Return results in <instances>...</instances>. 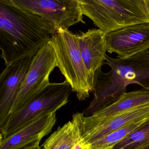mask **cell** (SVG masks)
<instances>
[{
    "label": "cell",
    "instance_id": "6da1fadb",
    "mask_svg": "<svg viewBox=\"0 0 149 149\" xmlns=\"http://www.w3.org/2000/svg\"><path fill=\"white\" fill-rule=\"evenodd\" d=\"M51 36L49 26L40 17L9 0H0L1 57L6 67L33 58Z\"/></svg>",
    "mask_w": 149,
    "mask_h": 149
},
{
    "label": "cell",
    "instance_id": "7a4b0ae2",
    "mask_svg": "<svg viewBox=\"0 0 149 149\" xmlns=\"http://www.w3.org/2000/svg\"><path fill=\"white\" fill-rule=\"evenodd\" d=\"M104 64L110 71L104 73L99 69L95 74L94 98L83 114L86 117L117 101L126 93V87L137 84L149 90V49L126 58H113L106 55Z\"/></svg>",
    "mask_w": 149,
    "mask_h": 149
},
{
    "label": "cell",
    "instance_id": "3957f363",
    "mask_svg": "<svg viewBox=\"0 0 149 149\" xmlns=\"http://www.w3.org/2000/svg\"><path fill=\"white\" fill-rule=\"evenodd\" d=\"M83 14L106 34L149 23L143 0H79Z\"/></svg>",
    "mask_w": 149,
    "mask_h": 149
},
{
    "label": "cell",
    "instance_id": "277c9868",
    "mask_svg": "<svg viewBox=\"0 0 149 149\" xmlns=\"http://www.w3.org/2000/svg\"><path fill=\"white\" fill-rule=\"evenodd\" d=\"M49 43L53 48L57 68L75 92L79 101H84L93 91L94 81L85 67L79 49L76 34L61 30L51 36Z\"/></svg>",
    "mask_w": 149,
    "mask_h": 149
},
{
    "label": "cell",
    "instance_id": "5b68a950",
    "mask_svg": "<svg viewBox=\"0 0 149 149\" xmlns=\"http://www.w3.org/2000/svg\"><path fill=\"white\" fill-rule=\"evenodd\" d=\"M72 92L71 85L66 80L50 83L0 126L1 139L8 137L42 115L56 112L68 103Z\"/></svg>",
    "mask_w": 149,
    "mask_h": 149
},
{
    "label": "cell",
    "instance_id": "8992f818",
    "mask_svg": "<svg viewBox=\"0 0 149 149\" xmlns=\"http://www.w3.org/2000/svg\"><path fill=\"white\" fill-rule=\"evenodd\" d=\"M13 5L40 17L52 36L77 23L85 24L79 0H9Z\"/></svg>",
    "mask_w": 149,
    "mask_h": 149
},
{
    "label": "cell",
    "instance_id": "52a82bcc",
    "mask_svg": "<svg viewBox=\"0 0 149 149\" xmlns=\"http://www.w3.org/2000/svg\"><path fill=\"white\" fill-rule=\"evenodd\" d=\"M56 67H57L56 56L53 48L47 42L32 59L31 66L13 104L10 115L21 109L51 83L49 77Z\"/></svg>",
    "mask_w": 149,
    "mask_h": 149
},
{
    "label": "cell",
    "instance_id": "ba28073f",
    "mask_svg": "<svg viewBox=\"0 0 149 149\" xmlns=\"http://www.w3.org/2000/svg\"><path fill=\"white\" fill-rule=\"evenodd\" d=\"M149 116V105L131 110L115 116L98 117H86L82 113L74 114L84 140L88 145L126 125Z\"/></svg>",
    "mask_w": 149,
    "mask_h": 149
},
{
    "label": "cell",
    "instance_id": "9c48e42d",
    "mask_svg": "<svg viewBox=\"0 0 149 149\" xmlns=\"http://www.w3.org/2000/svg\"><path fill=\"white\" fill-rule=\"evenodd\" d=\"M107 51L126 58L149 49V23L129 26L106 36Z\"/></svg>",
    "mask_w": 149,
    "mask_h": 149
},
{
    "label": "cell",
    "instance_id": "30bf717a",
    "mask_svg": "<svg viewBox=\"0 0 149 149\" xmlns=\"http://www.w3.org/2000/svg\"><path fill=\"white\" fill-rule=\"evenodd\" d=\"M27 58L6 67L0 75V126L9 117L15 99L32 62Z\"/></svg>",
    "mask_w": 149,
    "mask_h": 149
},
{
    "label": "cell",
    "instance_id": "8fae6325",
    "mask_svg": "<svg viewBox=\"0 0 149 149\" xmlns=\"http://www.w3.org/2000/svg\"><path fill=\"white\" fill-rule=\"evenodd\" d=\"M76 36L84 65L94 81L96 72L104 64L107 52L106 34L98 29H91Z\"/></svg>",
    "mask_w": 149,
    "mask_h": 149
},
{
    "label": "cell",
    "instance_id": "7c38bea8",
    "mask_svg": "<svg viewBox=\"0 0 149 149\" xmlns=\"http://www.w3.org/2000/svg\"><path fill=\"white\" fill-rule=\"evenodd\" d=\"M56 121V112L40 116L8 137L1 139L0 149H22L40 143L51 132Z\"/></svg>",
    "mask_w": 149,
    "mask_h": 149
},
{
    "label": "cell",
    "instance_id": "4fadbf2b",
    "mask_svg": "<svg viewBox=\"0 0 149 149\" xmlns=\"http://www.w3.org/2000/svg\"><path fill=\"white\" fill-rule=\"evenodd\" d=\"M43 149H89L75 119L59 127L43 143Z\"/></svg>",
    "mask_w": 149,
    "mask_h": 149
},
{
    "label": "cell",
    "instance_id": "5bb4252c",
    "mask_svg": "<svg viewBox=\"0 0 149 149\" xmlns=\"http://www.w3.org/2000/svg\"><path fill=\"white\" fill-rule=\"evenodd\" d=\"M147 105H149V91L139 90L125 93L117 101L92 115L98 117L112 116Z\"/></svg>",
    "mask_w": 149,
    "mask_h": 149
},
{
    "label": "cell",
    "instance_id": "9a60e30c",
    "mask_svg": "<svg viewBox=\"0 0 149 149\" xmlns=\"http://www.w3.org/2000/svg\"><path fill=\"white\" fill-rule=\"evenodd\" d=\"M113 149H149V117Z\"/></svg>",
    "mask_w": 149,
    "mask_h": 149
},
{
    "label": "cell",
    "instance_id": "2e32d148",
    "mask_svg": "<svg viewBox=\"0 0 149 149\" xmlns=\"http://www.w3.org/2000/svg\"><path fill=\"white\" fill-rule=\"evenodd\" d=\"M126 125L89 144V149H112L127 135L142 125L148 118Z\"/></svg>",
    "mask_w": 149,
    "mask_h": 149
},
{
    "label": "cell",
    "instance_id": "e0dca14e",
    "mask_svg": "<svg viewBox=\"0 0 149 149\" xmlns=\"http://www.w3.org/2000/svg\"><path fill=\"white\" fill-rule=\"evenodd\" d=\"M40 143H36L28 146L22 149H41L40 146Z\"/></svg>",
    "mask_w": 149,
    "mask_h": 149
},
{
    "label": "cell",
    "instance_id": "ac0fdd59",
    "mask_svg": "<svg viewBox=\"0 0 149 149\" xmlns=\"http://www.w3.org/2000/svg\"><path fill=\"white\" fill-rule=\"evenodd\" d=\"M143 1L146 13L149 18V0H143Z\"/></svg>",
    "mask_w": 149,
    "mask_h": 149
},
{
    "label": "cell",
    "instance_id": "d6986e66",
    "mask_svg": "<svg viewBox=\"0 0 149 149\" xmlns=\"http://www.w3.org/2000/svg\"></svg>",
    "mask_w": 149,
    "mask_h": 149
}]
</instances>
